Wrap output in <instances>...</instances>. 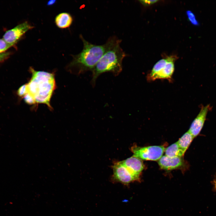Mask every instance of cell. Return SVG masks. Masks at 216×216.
I'll return each mask as SVG.
<instances>
[{
	"mask_svg": "<svg viewBox=\"0 0 216 216\" xmlns=\"http://www.w3.org/2000/svg\"><path fill=\"white\" fill-rule=\"evenodd\" d=\"M83 45L82 51L73 56L70 67L75 68L79 74L94 68L105 52L117 38L111 37L105 44L101 45L92 44L85 40L82 35L80 36Z\"/></svg>",
	"mask_w": 216,
	"mask_h": 216,
	"instance_id": "6da1fadb",
	"label": "cell"
},
{
	"mask_svg": "<svg viewBox=\"0 0 216 216\" xmlns=\"http://www.w3.org/2000/svg\"><path fill=\"white\" fill-rule=\"evenodd\" d=\"M29 70L32 75L26 84L27 93L33 97L35 103L46 104L52 109L50 101L56 86L54 74L36 71L32 67Z\"/></svg>",
	"mask_w": 216,
	"mask_h": 216,
	"instance_id": "7a4b0ae2",
	"label": "cell"
},
{
	"mask_svg": "<svg viewBox=\"0 0 216 216\" xmlns=\"http://www.w3.org/2000/svg\"><path fill=\"white\" fill-rule=\"evenodd\" d=\"M121 40L118 38L107 50L92 70L91 80L94 86L98 77L102 74L112 73L115 76L119 74L122 70V62L127 54L120 46Z\"/></svg>",
	"mask_w": 216,
	"mask_h": 216,
	"instance_id": "3957f363",
	"label": "cell"
},
{
	"mask_svg": "<svg viewBox=\"0 0 216 216\" xmlns=\"http://www.w3.org/2000/svg\"><path fill=\"white\" fill-rule=\"evenodd\" d=\"M176 58L175 56H170L158 61L147 75V80L149 81L158 79H167L171 81L174 70Z\"/></svg>",
	"mask_w": 216,
	"mask_h": 216,
	"instance_id": "277c9868",
	"label": "cell"
},
{
	"mask_svg": "<svg viewBox=\"0 0 216 216\" xmlns=\"http://www.w3.org/2000/svg\"><path fill=\"white\" fill-rule=\"evenodd\" d=\"M165 148L163 146L140 147L136 145L131 147L133 156L141 160H158L163 156Z\"/></svg>",
	"mask_w": 216,
	"mask_h": 216,
	"instance_id": "5b68a950",
	"label": "cell"
},
{
	"mask_svg": "<svg viewBox=\"0 0 216 216\" xmlns=\"http://www.w3.org/2000/svg\"><path fill=\"white\" fill-rule=\"evenodd\" d=\"M33 28V26L26 21L7 31L3 38L8 43L14 45L27 31Z\"/></svg>",
	"mask_w": 216,
	"mask_h": 216,
	"instance_id": "8992f818",
	"label": "cell"
},
{
	"mask_svg": "<svg viewBox=\"0 0 216 216\" xmlns=\"http://www.w3.org/2000/svg\"><path fill=\"white\" fill-rule=\"evenodd\" d=\"M113 178L116 181L125 185L139 180L133 175L120 161L116 163L113 166Z\"/></svg>",
	"mask_w": 216,
	"mask_h": 216,
	"instance_id": "52a82bcc",
	"label": "cell"
},
{
	"mask_svg": "<svg viewBox=\"0 0 216 216\" xmlns=\"http://www.w3.org/2000/svg\"><path fill=\"white\" fill-rule=\"evenodd\" d=\"M210 108V106L209 104L202 106L199 114L192 123L188 131L194 138L200 133L204 125L208 112Z\"/></svg>",
	"mask_w": 216,
	"mask_h": 216,
	"instance_id": "ba28073f",
	"label": "cell"
},
{
	"mask_svg": "<svg viewBox=\"0 0 216 216\" xmlns=\"http://www.w3.org/2000/svg\"><path fill=\"white\" fill-rule=\"evenodd\" d=\"M158 163L161 169L170 170L182 166L184 164V160L182 157L170 158L165 155L158 160Z\"/></svg>",
	"mask_w": 216,
	"mask_h": 216,
	"instance_id": "9c48e42d",
	"label": "cell"
},
{
	"mask_svg": "<svg viewBox=\"0 0 216 216\" xmlns=\"http://www.w3.org/2000/svg\"><path fill=\"white\" fill-rule=\"evenodd\" d=\"M120 162L133 175L139 178L140 174L144 166L141 160L133 156Z\"/></svg>",
	"mask_w": 216,
	"mask_h": 216,
	"instance_id": "30bf717a",
	"label": "cell"
},
{
	"mask_svg": "<svg viewBox=\"0 0 216 216\" xmlns=\"http://www.w3.org/2000/svg\"><path fill=\"white\" fill-rule=\"evenodd\" d=\"M73 22V18L70 14L63 12L58 14L55 19L56 26L60 28H65L70 27Z\"/></svg>",
	"mask_w": 216,
	"mask_h": 216,
	"instance_id": "8fae6325",
	"label": "cell"
},
{
	"mask_svg": "<svg viewBox=\"0 0 216 216\" xmlns=\"http://www.w3.org/2000/svg\"><path fill=\"white\" fill-rule=\"evenodd\" d=\"M165 155L170 157H182L184 154L179 147L177 142L174 143L165 149Z\"/></svg>",
	"mask_w": 216,
	"mask_h": 216,
	"instance_id": "7c38bea8",
	"label": "cell"
},
{
	"mask_svg": "<svg viewBox=\"0 0 216 216\" xmlns=\"http://www.w3.org/2000/svg\"><path fill=\"white\" fill-rule=\"evenodd\" d=\"M194 138L192 135L188 131L177 142L179 147L185 152Z\"/></svg>",
	"mask_w": 216,
	"mask_h": 216,
	"instance_id": "4fadbf2b",
	"label": "cell"
},
{
	"mask_svg": "<svg viewBox=\"0 0 216 216\" xmlns=\"http://www.w3.org/2000/svg\"><path fill=\"white\" fill-rule=\"evenodd\" d=\"M13 46L8 43L3 38L0 39V53L4 52Z\"/></svg>",
	"mask_w": 216,
	"mask_h": 216,
	"instance_id": "5bb4252c",
	"label": "cell"
},
{
	"mask_svg": "<svg viewBox=\"0 0 216 216\" xmlns=\"http://www.w3.org/2000/svg\"><path fill=\"white\" fill-rule=\"evenodd\" d=\"M188 18L191 23L194 26L199 25V22L196 20L195 14L191 11H188L187 12Z\"/></svg>",
	"mask_w": 216,
	"mask_h": 216,
	"instance_id": "9a60e30c",
	"label": "cell"
},
{
	"mask_svg": "<svg viewBox=\"0 0 216 216\" xmlns=\"http://www.w3.org/2000/svg\"><path fill=\"white\" fill-rule=\"evenodd\" d=\"M27 93V89L26 84L20 86L17 90V94L20 97H23Z\"/></svg>",
	"mask_w": 216,
	"mask_h": 216,
	"instance_id": "2e32d148",
	"label": "cell"
},
{
	"mask_svg": "<svg viewBox=\"0 0 216 216\" xmlns=\"http://www.w3.org/2000/svg\"><path fill=\"white\" fill-rule=\"evenodd\" d=\"M23 98L25 101L28 104H32L36 103L33 97L28 93L23 96Z\"/></svg>",
	"mask_w": 216,
	"mask_h": 216,
	"instance_id": "e0dca14e",
	"label": "cell"
},
{
	"mask_svg": "<svg viewBox=\"0 0 216 216\" xmlns=\"http://www.w3.org/2000/svg\"><path fill=\"white\" fill-rule=\"evenodd\" d=\"M159 1L154 0H140V2L145 6H148L156 3Z\"/></svg>",
	"mask_w": 216,
	"mask_h": 216,
	"instance_id": "ac0fdd59",
	"label": "cell"
},
{
	"mask_svg": "<svg viewBox=\"0 0 216 216\" xmlns=\"http://www.w3.org/2000/svg\"><path fill=\"white\" fill-rule=\"evenodd\" d=\"M9 55L8 52H3L0 53V62L7 58Z\"/></svg>",
	"mask_w": 216,
	"mask_h": 216,
	"instance_id": "d6986e66",
	"label": "cell"
},
{
	"mask_svg": "<svg viewBox=\"0 0 216 216\" xmlns=\"http://www.w3.org/2000/svg\"><path fill=\"white\" fill-rule=\"evenodd\" d=\"M56 1V0H50L47 3V4L50 6L53 5L55 3Z\"/></svg>",
	"mask_w": 216,
	"mask_h": 216,
	"instance_id": "ffe728a7",
	"label": "cell"
}]
</instances>
